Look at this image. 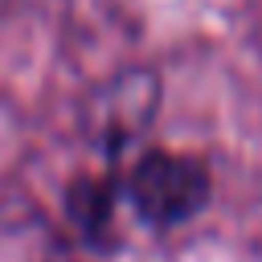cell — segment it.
<instances>
[{"label": "cell", "mask_w": 262, "mask_h": 262, "mask_svg": "<svg viewBox=\"0 0 262 262\" xmlns=\"http://www.w3.org/2000/svg\"><path fill=\"white\" fill-rule=\"evenodd\" d=\"M131 135L135 131H127V102L119 98L115 119L106 127V168L86 172L102 192L115 225H119V213H131L147 229H176L188 217H196L209 201L205 164L168 147H143L127 156Z\"/></svg>", "instance_id": "1"}, {"label": "cell", "mask_w": 262, "mask_h": 262, "mask_svg": "<svg viewBox=\"0 0 262 262\" xmlns=\"http://www.w3.org/2000/svg\"><path fill=\"white\" fill-rule=\"evenodd\" d=\"M0 262H82L53 221L25 196L0 201Z\"/></svg>", "instance_id": "2"}]
</instances>
